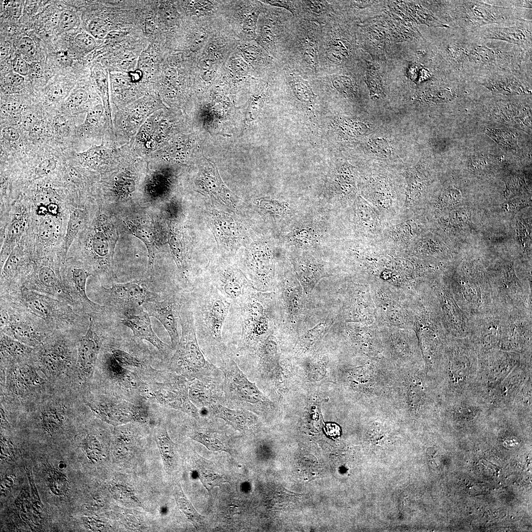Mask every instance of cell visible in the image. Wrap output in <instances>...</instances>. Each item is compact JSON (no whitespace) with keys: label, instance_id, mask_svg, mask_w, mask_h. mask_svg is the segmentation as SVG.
<instances>
[{"label":"cell","instance_id":"obj_41","mask_svg":"<svg viewBox=\"0 0 532 532\" xmlns=\"http://www.w3.org/2000/svg\"><path fill=\"white\" fill-rule=\"evenodd\" d=\"M104 152V149L101 146H97L80 152L78 156L83 166H90L100 161Z\"/></svg>","mask_w":532,"mask_h":532},{"label":"cell","instance_id":"obj_53","mask_svg":"<svg viewBox=\"0 0 532 532\" xmlns=\"http://www.w3.org/2000/svg\"><path fill=\"white\" fill-rule=\"evenodd\" d=\"M53 126L56 133L60 136H66L69 133L68 123L62 117H57L54 119Z\"/></svg>","mask_w":532,"mask_h":532},{"label":"cell","instance_id":"obj_32","mask_svg":"<svg viewBox=\"0 0 532 532\" xmlns=\"http://www.w3.org/2000/svg\"><path fill=\"white\" fill-rule=\"evenodd\" d=\"M189 436L192 439L203 444L210 450L229 452L225 442L217 432L212 431L200 429L193 431Z\"/></svg>","mask_w":532,"mask_h":532},{"label":"cell","instance_id":"obj_28","mask_svg":"<svg viewBox=\"0 0 532 532\" xmlns=\"http://www.w3.org/2000/svg\"><path fill=\"white\" fill-rule=\"evenodd\" d=\"M196 459L195 467L198 476L211 495V492L215 487L220 486L228 481L212 467L208 461L199 455Z\"/></svg>","mask_w":532,"mask_h":532},{"label":"cell","instance_id":"obj_38","mask_svg":"<svg viewBox=\"0 0 532 532\" xmlns=\"http://www.w3.org/2000/svg\"><path fill=\"white\" fill-rule=\"evenodd\" d=\"M62 409L51 407L42 412L41 417L44 426L50 431H53L61 425L64 419Z\"/></svg>","mask_w":532,"mask_h":532},{"label":"cell","instance_id":"obj_54","mask_svg":"<svg viewBox=\"0 0 532 532\" xmlns=\"http://www.w3.org/2000/svg\"><path fill=\"white\" fill-rule=\"evenodd\" d=\"M12 67L13 71L21 75L26 76L28 74L29 67L27 62L20 55L15 57L13 61Z\"/></svg>","mask_w":532,"mask_h":532},{"label":"cell","instance_id":"obj_7","mask_svg":"<svg viewBox=\"0 0 532 532\" xmlns=\"http://www.w3.org/2000/svg\"><path fill=\"white\" fill-rule=\"evenodd\" d=\"M0 299V332L36 348L54 332L38 317L15 304Z\"/></svg>","mask_w":532,"mask_h":532},{"label":"cell","instance_id":"obj_19","mask_svg":"<svg viewBox=\"0 0 532 532\" xmlns=\"http://www.w3.org/2000/svg\"><path fill=\"white\" fill-rule=\"evenodd\" d=\"M150 317L142 307L125 315L121 322L132 330L136 338L148 341L162 354L167 355L173 350L158 337L152 329Z\"/></svg>","mask_w":532,"mask_h":532},{"label":"cell","instance_id":"obj_9","mask_svg":"<svg viewBox=\"0 0 532 532\" xmlns=\"http://www.w3.org/2000/svg\"><path fill=\"white\" fill-rule=\"evenodd\" d=\"M453 3L452 20L454 27L465 32L484 25L524 19L518 10L489 4L481 1L460 0Z\"/></svg>","mask_w":532,"mask_h":532},{"label":"cell","instance_id":"obj_46","mask_svg":"<svg viewBox=\"0 0 532 532\" xmlns=\"http://www.w3.org/2000/svg\"><path fill=\"white\" fill-rule=\"evenodd\" d=\"M444 206L449 209H454L459 206L461 201V194L456 189L446 191L443 195Z\"/></svg>","mask_w":532,"mask_h":532},{"label":"cell","instance_id":"obj_29","mask_svg":"<svg viewBox=\"0 0 532 532\" xmlns=\"http://www.w3.org/2000/svg\"><path fill=\"white\" fill-rule=\"evenodd\" d=\"M125 225L132 233L141 240L145 245L148 253V268L153 270L155 258V234L149 227L142 224H136L130 221H124Z\"/></svg>","mask_w":532,"mask_h":532},{"label":"cell","instance_id":"obj_2","mask_svg":"<svg viewBox=\"0 0 532 532\" xmlns=\"http://www.w3.org/2000/svg\"><path fill=\"white\" fill-rule=\"evenodd\" d=\"M2 299L43 320L53 331L84 334L89 325V316L78 312L66 301L25 287L0 294Z\"/></svg>","mask_w":532,"mask_h":532},{"label":"cell","instance_id":"obj_45","mask_svg":"<svg viewBox=\"0 0 532 532\" xmlns=\"http://www.w3.org/2000/svg\"><path fill=\"white\" fill-rule=\"evenodd\" d=\"M74 41L80 48L87 52L92 51L96 47V41L93 36L86 33H78L74 38Z\"/></svg>","mask_w":532,"mask_h":532},{"label":"cell","instance_id":"obj_25","mask_svg":"<svg viewBox=\"0 0 532 532\" xmlns=\"http://www.w3.org/2000/svg\"><path fill=\"white\" fill-rule=\"evenodd\" d=\"M27 219L25 212L22 210L17 212L10 221L6 232L0 252V267L4 264L11 251L17 245V243L24 233Z\"/></svg>","mask_w":532,"mask_h":532},{"label":"cell","instance_id":"obj_31","mask_svg":"<svg viewBox=\"0 0 532 532\" xmlns=\"http://www.w3.org/2000/svg\"><path fill=\"white\" fill-rule=\"evenodd\" d=\"M189 397L197 408H206L217 401L206 385L198 379L191 381L189 387Z\"/></svg>","mask_w":532,"mask_h":532},{"label":"cell","instance_id":"obj_39","mask_svg":"<svg viewBox=\"0 0 532 532\" xmlns=\"http://www.w3.org/2000/svg\"><path fill=\"white\" fill-rule=\"evenodd\" d=\"M110 353L115 360L124 366L142 367L144 366L143 362L139 358L125 351L113 349Z\"/></svg>","mask_w":532,"mask_h":532},{"label":"cell","instance_id":"obj_10","mask_svg":"<svg viewBox=\"0 0 532 532\" xmlns=\"http://www.w3.org/2000/svg\"><path fill=\"white\" fill-rule=\"evenodd\" d=\"M61 275L65 288L78 312L90 316L103 311V306L88 297L87 280L94 274L87 265L74 257L66 258L62 263Z\"/></svg>","mask_w":532,"mask_h":532},{"label":"cell","instance_id":"obj_12","mask_svg":"<svg viewBox=\"0 0 532 532\" xmlns=\"http://www.w3.org/2000/svg\"><path fill=\"white\" fill-rule=\"evenodd\" d=\"M63 260L57 256H48L36 261L23 287L63 300L73 307V302L66 292L61 275Z\"/></svg>","mask_w":532,"mask_h":532},{"label":"cell","instance_id":"obj_44","mask_svg":"<svg viewBox=\"0 0 532 532\" xmlns=\"http://www.w3.org/2000/svg\"><path fill=\"white\" fill-rule=\"evenodd\" d=\"M517 232L518 240L523 247L531 245V225L520 221L517 224Z\"/></svg>","mask_w":532,"mask_h":532},{"label":"cell","instance_id":"obj_49","mask_svg":"<svg viewBox=\"0 0 532 532\" xmlns=\"http://www.w3.org/2000/svg\"><path fill=\"white\" fill-rule=\"evenodd\" d=\"M18 47L20 52L25 56H32L35 53V44L33 40L30 37H22L18 42Z\"/></svg>","mask_w":532,"mask_h":532},{"label":"cell","instance_id":"obj_50","mask_svg":"<svg viewBox=\"0 0 532 532\" xmlns=\"http://www.w3.org/2000/svg\"><path fill=\"white\" fill-rule=\"evenodd\" d=\"M56 167V162L51 158H46L42 160L35 169V172L38 176L49 174Z\"/></svg>","mask_w":532,"mask_h":532},{"label":"cell","instance_id":"obj_24","mask_svg":"<svg viewBox=\"0 0 532 532\" xmlns=\"http://www.w3.org/2000/svg\"><path fill=\"white\" fill-rule=\"evenodd\" d=\"M34 348L0 332V356L3 362L21 363L32 358Z\"/></svg>","mask_w":532,"mask_h":532},{"label":"cell","instance_id":"obj_58","mask_svg":"<svg viewBox=\"0 0 532 532\" xmlns=\"http://www.w3.org/2000/svg\"><path fill=\"white\" fill-rule=\"evenodd\" d=\"M22 3L20 1H14L9 6L10 14L15 18H19L22 14Z\"/></svg>","mask_w":532,"mask_h":532},{"label":"cell","instance_id":"obj_51","mask_svg":"<svg viewBox=\"0 0 532 532\" xmlns=\"http://www.w3.org/2000/svg\"><path fill=\"white\" fill-rule=\"evenodd\" d=\"M103 109L102 106L99 104L90 109L87 113L85 124L93 126L97 124L102 115Z\"/></svg>","mask_w":532,"mask_h":532},{"label":"cell","instance_id":"obj_34","mask_svg":"<svg viewBox=\"0 0 532 532\" xmlns=\"http://www.w3.org/2000/svg\"><path fill=\"white\" fill-rule=\"evenodd\" d=\"M504 182L505 188L503 196L506 200L519 197L530 196L523 174L512 175L506 178Z\"/></svg>","mask_w":532,"mask_h":532},{"label":"cell","instance_id":"obj_15","mask_svg":"<svg viewBox=\"0 0 532 532\" xmlns=\"http://www.w3.org/2000/svg\"><path fill=\"white\" fill-rule=\"evenodd\" d=\"M37 260L35 251L16 245L0 267V294L22 288Z\"/></svg>","mask_w":532,"mask_h":532},{"label":"cell","instance_id":"obj_17","mask_svg":"<svg viewBox=\"0 0 532 532\" xmlns=\"http://www.w3.org/2000/svg\"><path fill=\"white\" fill-rule=\"evenodd\" d=\"M482 39H493L516 44L531 52L532 22L519 19L499 24H489L472 32Z\"/></svg>","mask_w":532,"mask_h":532},{"label":"cell","instance_id":"obj_42","mask_svg":"<svg viewBox=\"0 0 532 532\" xmlns=\"http://www.w3.org/2000/svg\"><path fill=\"white\" fill-rule=\"evenodd\" d=\"M78 21V18L74 12L69 10L63 11L60 14L58 23L59 32H66L72 29Z\"/></svg>","mask_w":532,"mask_h":532},{"label":"cell","instance_id":"obj_18","mask_svg":"<svg viewBox=\"0 0 532 532\" xmlns=\"http://www.w3.org/2000/svg\"><path fill=\"white\" fill-rule=\"evenodd\" d=\"M186 294L183 292H173L161 301L146 302L142 307L150 316L158 319L164 327L170 337L171 346L173 350L177 347L180 340L178 330L179 312Z\"/></svg>","mask_w":532,"mask_h":532},{"label":"cell","instance_id":"obj_22","mask_svg":"<svg viewBox=\"0 0 532 532\" xmlns=\"http://www.w3.org/2000/svg\"><path fill=\"white\" fill-rule=\"evenodd\" d=\"M103 365L109 376L121 386L130 390H146V385L139 376L119 364L110 352L104 354Z\"/></svg>","mask_w":532,"mask_h":532},{"label":"cell","instance_id":"obj_33","mask_svg":"<svg viewBox=\"0 0 532 532\" xmlns=\"http://www.w3.org/2000/svg\"><path fill=\"white\" fill-rule=\"evenodd\" d=\"M174 495L178 508L198 530L203 522V517L194 508L179 485L175 487Z\"/></svg>","mask_w":532,"mask_h":532},{"label":"cell","instance_id":"obj_1","mask_svg":"<svg viewBox=\"0 0 532 532\" xmlns=\"http://www.w3.org/2000/svg\"><path fill=\"white\" fill-rule=\"evenodd\" d=\"M192 286L189 297L199 343L203 353L222 362L230 356L222 332L232 302L208 278H203Z\"/></svg>","mask_w":532,"mask_h":532},{"label":"cell","instance_id":"obj_5","mask_svg":"<svg viewBox=\"0 0 532 532\" xmlns=\"http://www.w3.org/2000/svg\"><path fill=\"white\" fill-rule=\"evenodd\" d=\"M224 374V392L227 400L238 409L259 415L272 412L273 403L250 381L231 357L221 362Z\"/></svg>","mask_w":532,"mask_h":532},{"label":"cell","instance_id":"obj_27","mask_svg":"<svg viewBox=\"0 0 532 532\" xmlns=\"http://www.w3.org/2000/svg\"><path fill=\"white\" fill-rule=\"evenodd\" d=\"M85 220V212L79 207L73 208L70 212L62 249V254L65 259L66 258L74 239L83 228Z\"/></svg>","mask_w":532,"mask_h":532},{"label":"cell","instance_id":"obj_30","mask_svg":"<svg viewBox=\"0 0 532 532\" xmlns=\"http://www.w3.org/2000/svg\"><path fill=\"white\" fill-rule=\"evenodd\" d=\"M155 436L164 467L169 473L172 470L175 464L174 443L164 426L159 427L156 430Z\"/></svg>","mask_w":532,"mask_h":532},{"label":"cell","instance_id":"obj_48","mask_svg":"<svg viewBox=\"0 0 532 532\" xmlns=\"http://www.w3.org/2000/svg\"><path fill=\"white\" fill-rule=\"evenodd\" d=\"M370 149L376 155L387 157L391 154L390 148L387 142L383 139H376L370 142Z\"/></svg>","mask_w":532,"mask_h":532},{"label":"cell","instance_id":"obj_60","mask_svg":"<svg viewBox=\"0 0 532 532\" xmlns=\"http://www.w3.org/2000/svg\"><path fill=\"white\" fill-rule=\"evenodd\" d=\"M324 1H306L307 3L311 9L315 12L319 13L324 9Z\"/></svg>","mask_w":532,"mask_h":532},{"label":"cell","instance_id":"obj_23","mask_svg":"<svg viewBox=\"0 0 532 532\" xmlns=\"http://www.w3.org/2000/svg\"><path fill=\"white\" fill-rule=\"evenodd\" d=\"M496 110L497 118L503 123L531 132V112L527 106L520 104H507Z\"/></svg>","mask_w":532,"mask_h":532},{"label":"cell","instance_id":"obj_57","mask_svg":"<svg viewBox=\"0 0 532 532\" xmlns=\"http://www.w3.org/2000/svg\"><path fill=\"white\" fill-rule=\"evenodd\" d=\"M138 66L141 70L148 72L153 66V60L151 57L146 53H143L140 57Z\"/></svg>","mask_w":532,"mask_h":532},{"label":"cell","instance_id":"obj_20","mask_svg":"<svg viewBox=\"0 0 532 532\" xmlns=\"http://www.w3.org/2000/svg\"><path fill=\"white\" fill-rule=\"evenodd\" d=\"M525 76L521 70H499L480 77H484L483 82L481 84L492 91L505 95H513L529 92L521 79Z\"/></svg>","mask_w":532,"mask_h":532},{"label":"cell","instance_id":"obj_56","mask_svg":"<svg viewBox=\"0 0 532 532\" xmlns=\"http://www.w3.org/2000/svg\"><path fill=\"white\" fill-rule=\"evenodd\" d=\"M126 34L127 33L124 32L112 31L108 32L104 39L109 43H116L121 42Z\"/></svg>","mask_w":532,"mask_h":532},{"label":"cell","instance_id":"obj_21","mask_svg":"<svg viewBox=\"0 0 532 532\" xmlns=\"http://www.w3.org/2000/svg\"><path fill=\"white\" fill-rule=\"evenodd\" d=\"M215 417L224 420L235 430L242 432L251 431L256 424V417L252 412L244 409H233L217 401L206 407Z\"/></svg>","mask_w":532,"mask_h":532},{"label":"cell","instance_id":"obj_8","mask_svg":"<svg viewBox=\"0 0 532 532\" xmlns=\"http://www.w3.org/2000/svg\"><path fill=\"white\" fill-rule=\"evenodd\" d=\"M80 336L54 331L41 344L34 348L33 357L47 376H59L77 359V343Z\"/></svg>","mask_w":532,"mask_h":532},{"label":"cell","instance_id":"obj_13","mask_svg":"<svg viewBox=\"0 0 532 532\" xmlns=\"http://www.w3.org/2000/svg\"><path fill=\"white\" fill-rule=\"evenodd\" d=\"M190 381L185 377L173 373L163 382L157 383L149 392V396L165 407L198 418L200 415L198 408L189 397Z\"/></svg>","mask_w":532,"mask_h":532},{"label":"cell","instance_id":"obj_11","mask_svg":"<svg viewBox=\"0 0 532 532\" xmlns=\"http://www.w3.org/2000/svg\"><path fill=\"white\" fill-rule=\"evenodd\" d=\"M109 327L100 313L89 316V325L77 343L76 366L81 379L89 381L95 367Z\"/></svg>","mask_w":532,"mask_h":532},{"label":"cell","instance_id":"obj_59","mask_svg":"<svg viewBox=\"0 0 532 532\" xmlns=\"http://www.w3.org/2000/svg\"><path fill=\"white\" fill-rule=\"evenodd\" d=\"M268 3L274 5L281 6L286 8L289 10L292 13H294V8L292 7V3L290 1L287 0H272L267 1Z\"/></svg>","mask_w":532,"mask_h":532},{"label":"cell","instance_id":"obj_26","mask_svg":"<svg viewBox=\"0 0 532 532\" xmlns=\"http://www.w3.org/2000/svg\"><path fill=\"white\" fill-rule=\"evenodd\" d=\"M12 374V386L17 392H25L41 386L44 381L32 366H17Z\"/></svg>","mask_w":532,"mask_h":532},{"label":"cell","instance_id":"obj_37","mask_svg":"<svg viewBox=\"0 0 532 532\" xmlns=\"http://www.w3.org/2000/svg\"><path fill=\"white\" fill-rule=\"evenodd\" d=\"M59 233V225L53 216H46L39 226V237L45 243L54 242L58 238Z\"/></svg>","mask_w":532,"mask_h":532},{"label":"cell","instance_id":"obj_40","mask_svg":"<svg viewBox=\"0 0 532 532\" xmlns=\"http://www.w3.org/2000/svg\"><path fill=\"white\" fill-rule=\"evenodd\" d=\"M531 205L530 196H524L506 200L502 204L501 207L505 213L515 215L523 208L529 207Z\"/></svg>","mask_w":532,"mask_h":532},{"label":"cell","instance_id":"obj_3","mask_svg":"<svg viewBox=\"0 0 532 532\" xmlns=\"http://www.w3.org/2000/svg\"><path fill=\"white\" fill-rule=\"evenodd\" d=\"M181 335L170 358L169 368L174 373L205 385L217 379L219 370L205 358L198 342L189 295H186L179 312Z\"/></svg>","mask_w":532,"mask_h":532},{"label":"cell","instance_id":"obj_6","mask_svg":"<svg viewBox=\"0 0 532 532\" xmlns=\"http://www.w3.org/2000/svg\"><path fill=\"white\" fill-rule=\"evenodd\" d=\"M90 293L103 306V313L122 315L134 312L149 301L157 300L158 296L149 290L142 281H134L115 283L106 287L101 283L98 287H89Z\"/></svg>","mask_w":532,"mask_h":532},{"label":"cell","instance_id":"obj_55","mask_svg":"<svg viewBox=\"0 0 532 532\" xmlns=\"http://www.w3.org/2000/svg\"><path fill=\"white\" fill-rule=\"evenodd\" d=\"M1 133L3 137L9 141H15L20 138V134L14 128L7 126L4 127Z\"/></svg>","mask_w":532,"mask_h":532},{"label":"cell","instance_id":"obj_36","mask_svg":"<svg viewBox=\"0 0 532 532\" xmlns=\"http://www.w3.org/2000/svg\"><path fill=\"white\" fill-rule=\"evenodd\" d=\"M449 224L454 232L470 230L472 227L471 212L466 207H457L449 214Z\"/></svg>","mask_w":532,"mask_h":532},{"label":"cell","instance_id":"obj_47","mask_svg":"<svg viewBox=\"0 0 532 532\" xmlns=\"http://www.w3.org/2000/svg\"><path fill=\"white\" fill-rule=\"evenodd\" d=\"M88 98L87 92L82 89L72 92L66 101V105L70 107H77L84 103Z\"/></svg>","mask_w":532,"mask_h":532},{"label":"cell","instance_id":"obj_35","mask_svg":"<svg viewBox=\"0 0 532 532\" xmlns=\"http://www.w3.org/2000/svg\"><path fill=\"white\" fill-rule=\"evenodd\" d=\"M486 133L504 150H515L518 147V134L511 131L486 128Z\"/></svg>","mask_w":532,"mask_h":532},{"label":"cell","instance_id":"obj_4","mask_svg":"<svg viewBox=\"0 0 532 532\" xmlns=\"http://www.w3.org/2000/svg\"><path fill=\"white\" fill-rule=\"evenodd\" d=\"M94 224L85 249L79 256L74 258L87 265L94 275H98L101 284H109L114 277V230L105 215H100Z\"/></svg>","mask_w":532,"mask_h":532},{"label":"cell","instance_id":"obj_52","mask_svg":"<svg viewBox=\"0 0 532 532\" xmlns=\"http://www.w3.org/2000/svg\"><path fill=\"white\" fill-rule=\"evenodd\" d=\"M24 82V77L14 71L9 72L6 75L4 81L7 86L13 89L20 87Z\"/></svg>","mask_w":532,"mask_h":532},{"label":"cell","instance_id":"obj_14","mask_svg":"<svg viewBox=\"0 0 532 532\" xmlns=\"http://www.w3.org/2000/svg\"><path fill=\"white\" fill-rule=\"evenodd\" d=\"M207 278L222 296L233 303H241L255 293L254 287L240 269L223 262L215 266Z\"/></svg>","mask_w":532,"mask_h":532},{"label":"cell","instance_id":"obj_16","mask_svg":"<svg viewBox=\"0 0 532 532\" xmlns=\"http://www.w3.org/2000/svg\"><path fill=\"white\" fill-rule=\"evenodd\" d=\"M87 405L97 417L113 425L133 422L145 423L149 420L146 407L122 399L93 401Z\"/></svg>","mask_w":532,"mask_h":532},{"label":"cell","instance_id":"obj_43","mask_svg":"<svg viewBox=\"0 0 532 532\" xmlns=\"http://www.w3.org/2000/svg\"><path fill=\"white\" fill-rule=\"evenodd\" d=\"M88 28L91 35L97 38H104L108 33V27L104 20L96 18L89 24Z\"/></svg>","mask_w":532,"mask_h":532}]
</instances>
